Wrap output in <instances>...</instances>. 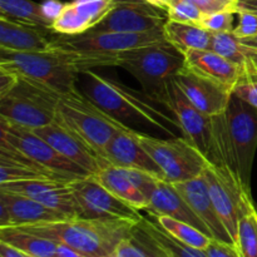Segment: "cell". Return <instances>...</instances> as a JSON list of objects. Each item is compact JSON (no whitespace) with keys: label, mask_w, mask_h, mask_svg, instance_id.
I'll return each instance as SVG.
<instances>
[{"label":"cell","mask_w":257,"mask_h":257,"mask_svg":"<svg viewBox=\"0 0 257 257\" xmlns=\"http://www.w3.org/2000/svg\"><path fill=\"white\" fill-rule=\"evenodd\" d=\"M141 225L145 227V230L152 236L156 242L165 248L166 252L171 257H207L205 250L192 247L186 243L181 242L177 238L171 236L166 230L161 227L160 223L155 218H145L141 220Z\"/></svg>","instance_id":"cell-33"},{"label":"cell","mask_w":257,"mask_h":257,"mask_svg":"<svg viewBox=\"0 0 257 257\" xmlns=\"http://www.w3.org/2000/svg\"><path fill=\"white\" fill-rule=\"evenodd\" d=\"M0 241L34 257H57L58 243L19 227H0Z\"/></svg>","instance_id":"cell-29"},{"label":"cell","mask_w":257,"mask_h":257,"mask_svg":"<svg viewBox=\"0 0 257 257\" xmlns=\"http://www.w3.org/2000/svg\"><path fill=\"white\" fill-rule=\"evenodd\" d=\"M28 256H29V255H28ZM29 257H34V256H29Z\"/></svg>","instance_id":"cell-48"},{"label":"cell","mask_w":257,"mask_h":257,"mask_svg":"<svg viewBox=\"0 0 257 257\" xmlns=\"http://www.w3.org/2000/svg\"><path fill=\"white\" fill-rule=\"evenodd\" d=\"M0 190L27 196L70 218L80 216L79 205L69 182L54 180L8 182L2 183Z\"/></svg>","instance_id":"cell-14"},{"label":"cell","mask_w":257,"mask_h":257,"mask_svg":"<svg viewBox=\"0 0 257 257\" xmlns=\"http://www.w3.org/2000/svg\"><path fill=\"white\" fill-rule=\"evenodd\" d=\"M137 223L127 220L73 217L17 227L69 246L87 257H110L120 241L132 237Z\"/></svg>","instance_id":"cell-2"},{"label":"cell","mask_w":257,"mask_h":257,"mask_svg":"<svg viewBox=\"0 0 257 257\" xmlns=\"http://www.w3.org/2000/svg\"><path fill=\"white\" fill-rule=\"evenodd\" d=\"M136 137L161 168L165 181L172 185L203 175L210 165L206 156L183 136L162 140L136 131Z\"/></svg>","instance_id":"cell-7"},{"label":"cell","mask_w":257,"mask_h":257,"mask_svg":"<svg viewBox=\"0 0 257 257\" xmlns=\"http://www.w3.org/2000/svg\"><path fill=\"white\" fill-rule=\"evenodd\" d=\"M168 109L173 113L177 119L183 137L190 141L203 155H207L208 147H210L212 117H208L200 109H197L186 98L176 82Z\"/></svg>","instance_id":"cell-20"},{"label":"cell","mask_w":257,"mask_h":257,"mask_svg":"<svg viewBox=\"0 0 257 257\" xmlns=\"http://www.w3.org/2000/svg\"><path fill=\"white\" fill-rule=\"evenodd\" d=\"M145 211H147L150 216H153V217L168 216V217L187 222L212 237L207 226L193 212L192 208L176 190L175 186L165 180H160L157 182L155 191L148 198V206Z\"/></svg>","instance_id":"cell-24"},{"label":"cell","mask_w":257,"mask_h":257,"mask_svg":"<svg viewBox=\"0 0 257 257\" xmlns=\"http://www.w3.org/2000/svg\"><path fill=\"white\" fill-rule=\"evenodd\" d=\"M167 20V10L146 0H115L113 9L90 30L146 33L163 28Z\"/></svg>","instance_id":"cell-12"},{"label":"cell","mask_w":257,"mask_h":257,"mask_svg":"<svg viewBox=\"0 0 257 257\" xmlns=\"http://www.w3.org/2000/svg\"><path fill=\"white\" fill-rule=\"evenodd\" d=\"M118 67L138 80L150 99L168 109L175 78L185 67V55L166 40L120 53Z\"/></svg>","instance_id":"cell-3"},{"label":"cell","mask_w":257,"mask_h":257,"mask_svg":"<svg viewBox=\"0 0 257 257\" xmlns=\"http://www.w3.org/2000/svg\"><path fill=\"white\" fill-rule=\"evenodd\" d=\"M110 257H147L133 237L120 241Z\"/></svg>","instance_id":"cell-41"},{"label":"cell","mask_w":257,"mask_h":257,"mask_svg":"<svg viewBox=\"0 0 257 257\" xmlns=\"http://www.w3.org/2000/svg\"><path fill=\"white\" fill-rule=\"evenodd\" d=\"M203 14L220 12H233L237 9V0H190Z\"/></svg>","instance_id":"cell-38"},{"label":"cell","mask_w":257,"mask_h":257,"mask_svg":"<svg viewBox=\"0 0 257 257\" xmlns=\"http://www.w3.org/2000/svg\"><path fill=\"white\" fill-rule=\"evenodd\" d=\"M232 93L257 109V64L243 69Z\"/></svg>","instance_id":"cell-35"},{"label":"cell","mask_w":257,"mask_h":257,"mask_svg":"<svg viewBox=\"0 0 257 257\" xmlns=\"http://www.w3.org/2000/svg\"><path fill=\"white\" fill-rule=\"evenodd\" d=\"M32 131L47 141L63 157L84 168L90 175H95L103 167L99 156L75 133L58 123L57 120Z\"/></svg>","instance_id":"cell-17"},{"label":"cell","mask_w":257,"mask_h":257,"mask_svg":"<svg viewBox=\"0 0 257 257\" xmlns=\"http://www.w3.org/2000/svg\"><path fill=\"white\" fill-rule=\"evenodd\" d=\"M87 77V84L84 88V94L115 119L125 123L127 119H143L158 128H162L166 132L173 135L170 125H175L180 130L176 118H171L162 110L157 109L152 104V99L145 93L131 89L123 83L110 78L103 77L93 70L83 73ZM181 131V130H180Z\"/></svg>","instance_id":"cell-4"},{"label":"cell","mask_w":257,"mask_h":257,"mask_svg":"<svg viewBox=\"0 0 257 257\" xmlns=\"http://www.w3.org/2000/svg\"><path fill=\"white\" fill-rule=\"evenodd\" d=\"M167 14L170 20L193 24H198L205 15L190 0H171Z\"/></svg>","instance_id":"cell-36"},{"label":"cell","mask_w":257,"mask_h":257,"mask_svg":"<svg viewBox=\"0 0 257 257\" xmlns=\"http://www.w3.org/2000/svg\"><path fill=\"white\" fill-rule=\"evenodd\" d=\"M54 180L70 182L68 178L44 167L14 146L0 140V185L22 181Z\"/></svg>","instance_id":"cell-22"},{"label":"cell","mask_w":257,"mask_h":257,"mask_svg":"<svg viewBox=\"0 0 257 257\" xmlns=\"http://www.w3.org/2000/svg\"><path fill=\"white\" fill-rule=\"evenodd\" d=\"M103 166H114L123 170H136L150 173L158 180H165L161 168L150 153L141 146L136 131H119L112 138L102 155Z\"/></svg>","instance_id":"cell-15"},{"label":"cell","mask_w":257,"mask_h":257,"mask_svg":"<svg viewBox=\"0 0 257 257\" xmlns=\"http://www.w3.org/2000/svg\"><path fill=\"white\" fill-rule=\"evenodd\" d=\"M57 257H87L82 253H79L78 251L73 250L72 247L67 245H63V243H58L57 247Z\"/></svg>","instance_id":"cell-45"},{"label":"cell","mask_w":257,"mask_h":257,"mask_svg":"<svg viewBox=\"0 0 257 257\" xmlns=\"http://www.w3.org/2000/svg\"><path fill=\"white\" fill-rule=\"evenodd\" d=\"M80 208V218L92 220H127L140 222V210L128 205L108 191L93 175L69 182Z\"/></svg>","instance_id":"cell-10"},{"label":"cell","mask_w":257,"mask_h":257,"mask_svg":"<svg viewBox=\"0 0 257 257\" xmlns=\"http://www.w3.org/2000/svg\"><path fill=\"white\" fill-rule=\"evenodd\" d=\"M115 0H73L63 7L53 23L59 35H79L94 28L110 10Z\"/></svg>","instance_id":"cell-19"},{"label":"cell","mask_w":257,"mask_h":257,"mask_svg":"<svg viewBox=\"0 0 257 257\" xmlns=\"http://www.w3.org/2000/svg\"><path fill=\"white\" fill-rule=\"evenodd\" d=\"M55 120L84 141L99 156L100 160L112 138L119 131H127L131 128L125 123L115 119L100 109L77 88L60 94Z\"/></svg>","instance_id":"cell-5"},{"label":"cell","mask_w":257,"mask_h":257,"mask_svg":"<svg viewBox=\"0 0 257 257\" xmlns=\"http://www.w3.org/2000/svg\"><path fill=\"white\" fill-rule=\"evenodd\" d=\"M53 29L13 22L0 17V49L10 52H47L54 48Z\"/></svg>","instance_id":"cell-23"},{"label":"cell","mask_w":257,"mask_h":257,"mask_svg":"<svg viewBox=\"0 0 257 257\" xmlns=\"http://www.w3.org/2000/svg\"><path fill=\"white\" fill-rule=\"evenodd\" d=\"M225 118L237 156L241 185L251 195V173L257 150V109L232 93Z\"/></svg>","instance_id":"cell-8"},{"label":"cell","mask_w":257,"mask_h":257,"mask_svg":"<svg viewBox=\"0 0 257 257\" xmlns=\"http://www.w3.org/2000/svg\"><path fill=\"white\" fill-rule=\"evenodd\" d=\"M240 12H247L257 14V0H237L236 14Z\"/></svg>","instance_id":"cell-44"},{"label":"cell","mask_w":257,"mask_h":257,"mask_svg":"<svg viewBox=\"0 0 257 257\" xmlns=\"http://www.w3.org/2000/svg\"><path fill=\"white\" fill-rule=\"evenodd\" d=\"M203 177L207 183L208 192H210L216 212L236 246L241 200L245 191L232 177L221 172L217 167L211 163L203 172Z\"/></svg>","instance_id":"cell-13"},{"label":"cell","mask_w":257,"mask_h":257,"mask_svg":"<svg viewBox=\"0 0 257 257\" xmlns=\"http://www.w3.org/2000/svg\"><path fill=\"white\" fill-rule=\"evenodd\" d=\"M0 17L49 29H53L54 23L45 14L43 4L32 0H0Z\"/></svg>","instance_id":"cell-32"},{"label":"cell","mask_w":257,"mask_h":257,"mask_svg":"<svg viewBox=\"0 0 257 257\" xmlns=\"http://www.w3.org/2000/svg\"><path fill=\"white\" fill-rule=\"evenodd\" d=\"M233 12H220L213 14H205L198 25L207 29L211 33H226L233 32Z\"/></svg>","instance_id":"cell-37"},{"label":"cell","mask_w":257,"mask_h":257,"mask_svg":"<svg viewBox=\"0 0 257 257\" xmlns=\"http://www.w3.org/2000/svg\"><path fill=\"white\" fill-rule=\"evenodd\" d=\"M238 15V24L235 27L233 33L238 38H250L257 34V14L247 12H240Z\"/></svg>","instance_id":"cell-39"},{"label":"cell","mask_w":257,"mask_h":257,"mask_svg":"<svg viewBox=\"0 0 257 257\" xmlns=\"http://www.w3.org/2000/svg\"><path fill=\"white\" fill-rule=\"evenodd\" d=\"M206 158L212 166L217 167L221 172L232 177L242 187L238 172V162L226 123L225 112L212 117L211 140ZM243 190V188H242Z\"/></svg>","instance_id":"cell-26"},{"label":"cell","mask_w":257,"mask_h":257,"mask_svg":"<svg viewBox=\"0 0 257 257\" xmlns=\"http://www.w3.org/2000/svg\"><path fill=\"white\" fill-rule=\"evenodd\" d=\"M0 140L14 146L17 150L25 153L28 157L33 158L44 167L64 176L70 182L90 175L84 168L63 157L47 141L35 135L32 130L14 124L4 118H0Z\"/></svg>","instance_id":"cell-11"},{"label":"cell","mask_w":257,"mask_h":257,"mask_svg":"<svg viewBox=\"0 0 257 257\" xmlns=\"http://www.w3.org/2000/svg\"><path fill=\"white\" fill-rule=\"evenodd\" d=\"M63 7H64V4L57 2V0H48V2H45L44 4H43L45 14H47L48 17L53 20V22H54V20L57 19L58 15L60 14Z\"/></svg>","instance_id":"cell-42"},{"label":"cell","mask_w":257,"mask_h":257,"mask_svg":"<svg viewBox=\"0 0 257 257\" xmlns=\"http://www.w3.org/2000/svg\"><path fill=\"white\" fill-rule=\"evenodd\" d=\"M173 186L180 192V195L185 198L186 202L190 205L193 212L207 226L212 238L235 245L231 236L228 235L225 225L216 212V208L213 206L212 200H211L207 183H206L203 175L198 176L193 180L173 183Z\"/></svg>","instance_id":"cell-21"},{"label":"cell","mask_w":257,"mask_h":257,"mask_svg":"<svg viewBox=\"0 0 257 257\" xmlns=\"http://www.w3.org/2000/svg\"><path fill=\"white\" fill-rule=\"evenodd\" d=\"M119 55L89 54L54 47L47 52L0 49V68L28 78L59 94L75 89L79 74L93 68L118 67Z\"/></svg>","instance_id":"cell-1"},{"label":"cell","mask_w":257,"mask_h":257,"mask_svg":"<svg viewBox=\"0 0 257 257\" xmlns=\"http://www.w3.org/2000/svg\"><path fill=\"white\" fill-rule=\"evenodd\" d=\"M205 252L207 257H241L235 245L222 242L215 238H211L210 243L205 248Z\"/></svg>","instance_id":"cell-40"},{"label":"cell","mask_w":257,"mask_h":257,"mask_svg":"<svg viewBox=\"0 0 257 257\" xmlns=\"http://www.w3.org/2000/svg\"><path fill=\"white\" fill-rule=\"evenodd\" d=\"M59 97V93L19 77L17 85L0 97V118L29 130L44 127L55 120Z\"/></svg>","instance_id":"cell-6"},{"label":"cell","mask_w":257,"mask_h":257,"mask_svg":"<svg viewBox=\"0 0 257 257\" xmlns=\"http://www.w3.org/2000/svg\"><path fill=\"white\" fill-rule=\"evenodd\" d=\"M166 42L163 28L146 33L89 32L79 35H59L54 38V47L89 54L119 55L127 50Z\"/></svg>","instance_id":"cell-9"},{"label":"cell","mask_w":257,"mask_h":257,"mask_svg":"<svg viewBox=\"0 0 257 257\" xmlns=\"http://www.w3.org/2000/svg\"><path fill=\"white\" fill-rule=\"evenodd\" d=\"M185 65L192 72L222 85L232 92L243 69L211 49H192L186 52Z\"/></svg>","instance_id":"cell-25"},{"label":"cell","mask_w":257,"mask_h":257,"mask_svg":"<svg viewBox=\"0 0 257 257\" xmlns=\"http://www.w3.org/2000/svg\"><path fill=\"white\" fill-rule=\"evenodd\" d=\"M70 218L23 195L0 190V227L55 222Z\"/></svg>","instance_id":"cell-18"},{"label":"cell","mask_w":257,"mask_h":257,"mask_svg":"<svg viewBox=\"0 0 257 257\" xmlns=\"http://www.w3.org/2000/svg\"><path fill=\"white\" fill-rule=\"evenodd\" d=\"M146 2L151 3V4L156 5V7L158 8H162V9L167 10L168 7H170L171 0H146Z\"/></svg>","instance_id":"cell-47"},{"label":"cell","mask_w":257,"mask_h":257,"mask_svg":"<svg viewBox=\"0 0 257 257\" xmlns=\"http://www.w3.org/2000/svg\"><path fill=\"white\" fill-rule=\"evenodd\" d=\"M151 217H153V216H151ZM153 218L171 236H173V237L177 238L181 242L186 243V245L192 246V247L205 250L208 243H210L211 238H212L206 235V233H203L202 231L198 230V228H196L195 226L183 222V221L176 220V218L168 217V216H160V217Z\"/></svg>","instance_id":"cell-34"},{"label":"cell","mask_w":257,"mask_h":257,"mask_svg":"<svg viewBox=\"0 0 257 257\" xmlns=\"http://www.w3.org/2000/svg\"><path fill=\"white\" fill-rule=\"evenodd\" d=\"M94 176L108 191L118 198L133 206L137 210L145 211L148 206V200L140 190L125 170L114 166H103Z\"/></svg>","instance_id":"cell-27"},{"label":"cell","mask_w":257,"mask_h":257,"mask_svg":"<svg viewBox=\"0 0 257 257\" xmlns=\"http://www.w3.org/2000/svg\"><path fill=\"white\" fill-rule=\"evenodd\" d=\"M0 257H29L23 251L18 250L14 246L9 245L7 242L0 241Z\"/></svg>","instance_id":"cell-43"},{"label":"cell","mask_w":257,"mask_h":257,"mask_svg":"<svg viewBox=\"0 0 257 257\" xmlns=\"http://www.w3.org/2000/svg\"><path fill=\"white\" fill-rule=\"evenodd\" d=\"M236 247L241 257H257V208L252 196L243 193Z\"/></svg>","instance_id":"cell-30"},{"label":"cell","mask_w":257,"mask_h":257,"mask_svg":"<svg viewBox=\"0 0 257 257\" xmlns=\"http://www.w3.org/2000/svg\"><path fill=\"white\" fill-rule=\"evenodd\" d=\"M163 35L182 54L192 49H210L213 33L198 24L168 19L163 25Z\"/></svg>","instance_id":"cell-28"},{"label":"cell","mask_w":257,"mask_h":257,"mask_svg":"<svg viewBox=\"0 0 257 257\" xmlns=\"http://www.w3.org/2000/svg\"><path fill=\"white\" fill-rule=\"evenodd\" d=\"M210 49L235 63L242 69L257 64V50L243 44L242 40L233 32L215 33L212 35Z\"/></svg>","instance_id":"cell-31"},{"label":"cell","mask_w":257,"mask_h":257,"mask_svg":"<svg viewBox=\"0 0 257 257\" xmlns=\"http://www.w3.org/2000/svg\"><path fill=\"white\" fill-rule=\"evenodd\" d=\"M175 82L186 98L208 117L225 112L232 95L231 90L192 72L186 65L176 75Z\"/></svg>","instance_id":"cell-16"},{"label":"cell","mask_w":257,"mask_h":257,"mask_svg":"<svg viewBox=\"0 0 257 257\" xmlns=\"http://www.w3.org/2000/svg\"><path fill=\"white\" fill-rule=\"evenodd\" d=\"M240 39H241V38H240ZM241 40H242L243 44H246L247 47H250V48H252V49L257 50V34L253 35V37H250V38H243V39H241Z\"/></svg>","instance_id":"cell-46"}]
</instances>
